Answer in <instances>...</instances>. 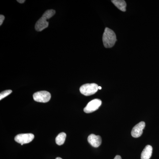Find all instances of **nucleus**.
<instances>
[{"label": "nucleus", "instance_id": "f257e3e1", "mask_svg": "<svg viewBox=\"0 0 159 159\" xmlns=\"http://www.w3.org/2000/svg\"><path fill=\"white\" fill-rule=\"evenodd\" d=\"M55 14V11L53 9H49L46 11L35 24V30L38 31H41L48 28L49 23L47 21V20L51 18Z\"/></svg>", "mask_w": 159, "mask_h": 159}, {"label": "nucleus", "instance_id": "f03ea898", "mask_svg": "<svg viewBox=\"0 0 159 159\" xmlns=\"http://www.w3.org/2000/svg\"><path fill=\"white\" fill-rule=\"evenodd\" d=\"M116 41V36L114 31L108 28H106L102 36V41L105 48H112Z\"/></svg>", "mask_w": 159, "mask_h": 159}, {"label": "nucleus", "instance_id": "7ed1b4c3", "mask_svg": "<svg viewBox=\"0 0 159 159\" xmlns=\"http://www.w3.org/2000/svg\"><path fill=\"white\" fill-rule=\"evenodd\" d=\"M98 86L95 83L86 84L80 87V91L83 95L89 96L96 93L98 91Z\"/></svg>", "mask_w": 159, "mask_h": 159}, {"label": "nucleus", "instance_id": "20e7f679", "mask_svg": "<svg viewBox=\"0 0 159 159\" xmlns=\"http://www.w3.org/2000/svg\"><path fill=\"white\" fill-rule=\"evenodd\" d=\"M33 97L34 101L36 102H47L51 99V95L48 92L42 91L34 93Z\"/></svg>", "mask_w": 159, "mask_h": 159}, {"label": "nucleus", "instance_id": "39448f33", "mask_svg": "<svg viewBox=\"0 0 159 159\" xmlns=\"http://www.w3.org/2000/svg\"><path fill=\"white\" fill-rule=\"evenodd\" d=\"M102 104V101L100 99H96L92 100L88 103L84 111L86 113H90L97 111Z\"/></svg>", "mask_w": 159, "mask_h": 159}, {"label": "nucleus", "instance_id": "423d86ee", "mask_svg": "<svg viewBox=\"0 0 159 159\" xmlns=\"http://www.w3.org/2000/svg\"><path fill=\"white\" fill-rule=\"evenodd\" d=\"M34 138L32 134H18L15 138V141L20 144H28L31 142Z\"/></svg>", "mask_w": 159, "mask_h": 159}, {"label": "nucleus", "instance_id": "0eeeda50", "mask_svg": "<svg viewBox=\"0 0 159 159\" xmlns=\"http://www.w3.org/2000/svg\"><path fill=\"white\" fill-rule=\"evenodd\" d=\"M145 126V122H141L134 126L131 131V135L134 138H139L141 136L143 130Z\"/></svg>", "mask_w": 159, "mask_h": 159}, {"label": "nucleus", "instance_id": "6e6552de", "mask_svg": "<svg viewBox=\"0 0 159 159\" xmlns=\"http://www.w3.org/2000/svg\"><path fill=\"white\" fill-rule=\"evenodd\" d=\"M89 143L93 147L97 148L100 146L102 143V139L100 136H97L94 134L90 135L88 138Z\"/></svg>", "mask_w": 159, "mask_h": 159}, {"label": "nucleus", "instance_id": "1a4fd4ad", "mask_svg": "<svg viewBox=\"0 0 159 159\" xmlns=\"http://www.w3.org/2000/svg\"><path fill=\"white\" fill-rule=\"evenodd\" d=\"M152 148L150 145L145 146L141 154V159H149L152 156Z\"/></svg>", "mask_w": 159, "mask_h": 159}, {"label": "nucleus", "instance_id": "9d476101", "mask_svg": "<svg viewBox=\"0 0 159 159\" xmlns=\"http://www.w3.org/2000/svg\"><path fill=\"white\" fill-rule=\"evenodd\" d=\"M111 2L119 10L122 11H126V4L124 0H112Z\"/></svg>", "mask_w": 159, "mask_h": 159}, {"label": "nucleus", "instance_id": "9b49d317", "mask_svg": "<svg viewBox=\"0 0 159 159\" xmlns=\"http://www.w3.org/2000/svg\"><path fill=\"white\" fill-rule=\"evenodd\" d=\"M66 134L64 132L60 133L56 137L55 139L56 144L58 145H61L64 143L65 142Z\"/></svg>", "mask_w": 159, "mask_h": 159}, {"label": "nucleus", "instance_id": "f8f14e48", "mask_svg": "<svg viewBox=\"0 0 159 159\" xmlns=\"http://www.w3.org/2000/svg\"><path fill=\"white\" fill-rule=\"evenodd\" d=\"M11 93H12V91L11 90H7L2 92L0 94V100H2V99L9 96Z\"/></svg>", "mask_w": 159, "mask_h": 159}, {"label": "nucleus", "instance_id": "ddd939ff", "mask_svg": "<svg viewBox=\"0 0 159 159\" xmlns=\"http://www.w3.org/2000/svg\"><path fill=\"white\" fill-rule=\"evenodd\" d=\"M4 20H5V16L2 15H0V25H2Z\"/></svg>", "mask_w": 159, "mask_h": 159}, {"label": "nucleus", "instance_id": "4468645a", "mask_svg": "<svg viewBox=\"0 0 159 159\" xmlns=\"http://www.w3.org/2000/svg\"><path fill=\"white\" fill-rule=\"evenodd\" d=\"M17 2L20 3H24L25 2V0H17Z\"/></svg>", "mask_w": 159, "mask_h": 159}, {"label": "nucleus", "instance_id": "2eb2a0df", "mask_svg": "<svg viewBox=\"0 0 159 159\" xmlns=\"http://www.w3.org/2000/svg\"><path fill=\"white\" fill-rule=\"evenodd\" d=\"M114 159H122V158H121L120 156L117 155Z\"/></svg>", "mask_w": 159, "mask_h": 159}, {"label": "nucleus", "instance_id": "dca6fc26", "mask_svg": "<svg viewBox=\"0 0 159 159\" xmlns=\"http://www.w3.org/2000/svg\"><path fill=\"white\" fill-rule=\"evenodd\" d=\"M98 89H102V87H100V86H99L98 87Z\"/></svg>", "mask_w": 159, "mask_h": 159}, {"label": "nucleus", "instance_id": "f3484780", "mask_svg": "<svg viewBox=\"0 0 159 159\" xmlns=\"http://www.w3.org/2000/svg\"><path fill=\"white\" fill-rule=\"evenodd\" d=\"M56 159H61V158H60V157H57V158H56Z\"/></svg>", "mask_w": 159, "mask_h": 159}]
</instances>
